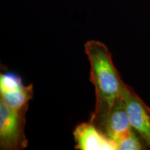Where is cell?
I'll use <instances>...</instances> for the list:
<instances>
[{
    "mask_svg": "<svg viewBox=\"0 0 150 150\" xmlns=\"http://www.w3.org/2000/svg\"><path fill=\"white\" fill-rule=\"evenodd\" d=\"M85 52L91 65V81L95 86L96 104L90 120L102 131L112 105L122 97L125 82L115 68L109 50L104 43L88 40Z\"/></svg>",
    "mask_w": 150,
    "mask_h": 150,
    "instance_id": "1",
    "label": "cell"
},
{
    "mask_svg": "<svg viewBox=\"0 0 150 150\" xmlns=\"http://www.w3.org/2000/svg\"><path fill=\"white\" fill-rule=\"evenodd\" d=\"M27 110H15L0 102V149L21 150L27 147L25 125Z\"/></svg>",
    "mask_w": 150,
    "mask_h": 150,
    "instance_id": "2",
    "label": "cell"
},
{
    "mask_svg": "<svg viewBox=\"0 0 150 150\" xmlns=\"http://www.w3.org/2000/svg\"><path fill=\"white\" fill-rule=\"evenodd\" d=\"M122 97L131 127L147 147L150 148V108L134 90L125 83L122 91Z\"/></svg>",
    "mask_w": 150,
    "mask_h": 150,
    "instance_id": "3",
    "label": "cell"
},
{
    "mask_svg": "<svg viewBox=\"0 0 150 150\" xmlns=\"http://www.w3.org/2000/svg\"><path fill=\"white\" fill-rule=\"evenodd\" d=\"M33 95L32 84L24 85L21 77L16 73L6 74L0 80V102L12 109H28Z\"/></svg>",
    "mask_w": 150,
    "mask_h": 150,
    "instance_id": "4",
    "label": "cell"
},
{
    "mask_svg": "<svg viewBox=\"0 0 150 150\" xmlns=\"http://www.w3.org/2000/svg\"><path fill=\"white\" fill-rule=\"evenodd\" d=\"M75 149L80 150L117 149L116 144L97 128L91 121L81 123L74 129Z\"/></svg>",
    "mask_w": 150,
    "mask_h": 150,
    "instance_id": "5",
    "label": "cell"
},
{
    "mask_svg": "<svg viewBox=\"0 0 150 150\" xmlns=\"http://www.w3.org/2000/svg\"><path fill=\"white\" fill-rule=\"evenodd\" d=\"M132 129L122 97L117 99L110 110L102 133L116 144L117 140Z\"/></svg>",
    "mask_w": 150,
    "mask_h": 150,
    "instance_id": "6",
    "label": "cell"
},
{
    "mask_svg": "<svg viewBox=\"0 0 150 150\" xmlns=\"http://www.w3.org/2000/svg\"><path fill=\"white\" fill-rule=\"evenodd\" d=\"M117 149L140 150L147 149V146L133 128L121 136L116 142Z\"/></svg>",
    "mask_w": 150,
    "mask_h": 150,
    "instance_id": "7",
    "label": "cell"
}]
</instances>
